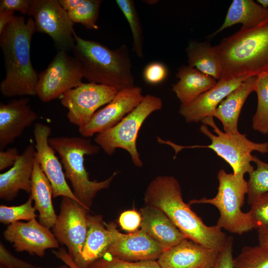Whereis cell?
<instances>
[{"label": "cell", "mask_w": 268, "mask_h": 268, "mask_svg": "<svg viewBox=\"0 0 268 268\" xmlns=\"http://www.w3.org/2000/svg\"><path fill=\"white\" fill-rule=\"evenodd\" d=\"M248 212L254 229L268 227V192L257 199Z\"/></svg>", "instance_id": "35"}, {"label": "cell", "mask_w": 268, "mask_h": 268, "mask_svg": "<svg viewBox=\"0 0 268 268\" xmlns=\"http://www.w3.org/2000/svg\"><path fill=\"white\" fill-rule=\"evenodd\" d=\"M253 162L256 165V168L249 174L247 181V200L250 205L260 196L268 192V163L255 155Z\"/></svg>", "instance_id": "30"}, {"label": "cell", "mask_w": 268, "mask_h": 268, "mask_svg": "<svg viewBox=\"0 0 268 268\" xmlns=\"http://www.w3.org/2000/svg\"><path fill=\"white\" fill-rule=\"evenodd\" d=\"M36 150L28 144L12 167L0 174V198L11 201L20 190L31 193Z\"/></svg>", "instance_id": "20"}, {"label": "cell", "mask_w": 268, "mask_h": 268, "mask_svg": "<svg viewBox=\"0 0 268 268\" xmlns=\"http://www.w3.org/2000/svg\"><path fill=\"white\" fill-rule=\"evenodd\" d=\"M116 2L123 13L130 27L133 37V51L139 58L143 57V37L141 24L132 0H116Z\"/></svg>", "instance_id": "29"}, {"label": "cell", "mask_w": 268, "mask_h": 268, "mask_svg": "<svg viewBox=\"0 0 268 268\" xmlns=\"http://www.w3.org/2000/svg\"><path fill=\"white\" fill-rule=\"evenodd\" d=\"M0 265L4 268H35L36 267L29 263L14 256L0 243Z\"/></svg>", "instance_id": "37"}, {"label": "cell", "mask_w": 268, "mask_h": 268, "mask_svg": "<svg viewBox=\"0 0 268 268\" xmlns=\"http://www.w3.org/2000/svg\"><path fill=\"white\" fill-rule=\"evenodd\" d=\"M143 97L142 89L138 86L118 91L109 103L97 111L86 124L78 128L79 133L82 137L87 138L115 126L133 110Z\"/></svg>", "instance_id": "13"}, {"label": "cell", "mask_w": 268, "mask_h": 268, "mask_svg": "<svg viewBox=\"0 0 268 268\" xmlns=\"http://www.w3.org/2000/svg\"><path fill=\"white\" fill-rule=\"evenodd\" d=\"M36 31L33 18L26 21L23 16H14L0 33L5 76L0 84L5 97L36 95L39 73L33 67L30 56L32 37Z\"/></svg>", "instance_id": "2"}, {"label": "cell", "mask_w": 268, "mask_h": 268, "mask_svg": "<svg viewBox=\"0 0 268 268\" xmlns=\"http://www.w3.org/2000/svg\"><path fill=\"white\" fill-rule=\"evenodd\" d=\"M20 156L18 150L15 147L9 148L5 151L0 150V170L13 166Z\"/></svg>", "instance_id": "41"}, {"label": "cell", "mask_w": 268, "mask_h": 268, "mask_svg": "<svg viewBox=\"0 0 268 268\" xmlns=\"http://www.w3.org/2000/svg\"><path fill=\"white\" fill-rule=\"evenodd\" d=\"M179 81L172 85V91L182 105L188 104L213 87L216 79L189 66H181L177 72Z\"/></svg>", "instance_id": "23"}, {"label": "cell", "mask_w": 268, "mask_h": 268, "mask_svg": "<svg viewBox=\"0 0 268 268\" xmlns=\"http://www.w3.org/2000/svg\"><path fill=\"white\" fill-rule=\"evenodd\" d=\"M268 19V8H264L253 0H233L229 7L222 25L211 35V37L225 29L236 24L241 28L255 27Z\"/></svg>", "instance_id": "26"}, {"label": "cell", "mask_w": 268, "mask_h": 268, "mask_svg": "<svg viewBox=\"0 0 268 268\" xmlns=\"http://www.w3.org/2000/svg\"><path fill=\"white\" fill-rule=\"evenodd\" d=\"M29 195L34 201V208L39 212V222L48 228L53 227L57 218L52 203L53 189L36 159L34 163L31 191Z\"/></svg>", "instance_id": "25"}, {"label": "cell", "mask_w": 268, "mask_h": 268, "mask_svg": "<svg viewBox=\"0 0 268 268\" xmlns=\"http://www.w3.org/2000/svg\"><path fill=\"white\" fill-rule=\"evenodd\" d=\"M88 211L76 201L63 197L60 212L53 227L55 237L67 246L68 254L78 268L87 234Z\"/></svg>", "instance_id": "11"}, {"label": "cell", "mask_w": 268, "mask_h": 268, "mask_svg": "<svg viewBox=\"0 0 268 268\" xmlns=\"http://www.w3.org/2000/svg\"><path fill=\"white\" fill-rule=\"evenodd\" d=\"M218 252L186 238L164 251L157 262L161 268H212Z\"/></svg>", "instance_id": "17"}, {"label": "cell", "mask_w": 268, "mask_h": 268, "mask_svg": "<svg viewBox=\"0 0 268 268\" xmlns=\"http://www.w3.org/2000/svg\"><path fill=\"white\" fill-rule=\"evenodd\" d=\"M249 77L243 76L227 80H218L213 87L191 103L187 105L181 104L179 110L180 114L188 123H198L205 118L213 117L222 101Z\"/></svg>", "instance_id": "19"}, {"label": "cell", "mask_w": 268, "mask_h": 268, "mask_svg": "<svg viewBox=\"0 0 268 268\" xmlns=\"http://www.w3.org/2000/svg\"><path fill=\"white\" fill-rule=\"evenodd\" d=\"M33 200L29 195L28 200L23 204L8 206L4 205L0 206V222L5 225H10L20 220H31L36 218V209L32 206Z\"/></svg>", "instance_id": "33"}, {"label": "cell", "mask_w": 268, "mask_h": 268, "mask_svg": "<svg viewBox=\"0 0 268 268\" xmlns=\"http://www.w3.org/2000/svg\"><path fill=\"white\" fill-rule=\"evenodd\" d=\"M37 118L28 98L14 99L6 104L0 102V150L13 142Z\"/></svg>", "instance_id": "18"}, {"label": "cell", "mask_w": 268, "mask_h": 268, "mask_svg": "<svg viewBox=\"0 0 268 268\" xmlns=\"http://www.w3.org/2000/svg\"><path fill=\"white\" fill-rule=\"evenodd\" d=\"M233 265V268H268V246L244 247Z\"/></svg>", "instance_id": "31"}, {"label": "cell", "mask_w": 268, "mask_h": 268, "mask_svg": "<svg viewBox=\"0 0 268 268\" xmlns=\"http://www.w3.org/2000/svg\"><path fill=\"white\" fill-rule=\"evenodd\" d=\"M144 201L163 211L188 239L219 252L228 236L218 225L207 226L183 200L178 181L170 176H159L148 185Z\"/></svg>", "instance_id": "1"}, {"label": "cell", "mask_w": 268, "mask_h": 268, "mask_svg": "<svg viewBox=\"0 0 268 268\" xmlns=\"http://www.w3.org/2000/svg\"><path fill=\"white\" fill-rule=\"evenodd\" d=\"M14 11L0 12V33L14 17Z\"/></svg>", "instance_id": "43"}, {"label": "cell", "mask_w": 268, "mask_h": 268, "mask_svg": "<svg viewBox=\"0 0 268 268\" xmlns=\"http://www.w3.org/2000/svg\"><path fill=\"white\" fill-rule=\"evenodd\" d=\"M244 177L220 169L217 176L219 184L216 196L194 199L189 204H211L219 212L216 225L221 229L239 235L249 232L254 229L253 226L248 212L241 209L248 193L247 181Z\"/></svg>", "instance_id": "6"}, {"label": "cell", "mask_w": 268, "mask_h": 268, "mask_svg": "<svg viewBox=\"0 0 268 268\" xmlns=\"http://www.w3.org/2000/svg\"><path fill=\"white\" fill-rule=\"evenodd\" d=\"M0 268H3V267H0Z\"/></svg>", "instance_id": "49"}, {"label": "cell", "mask_w": 268, "mask_h": 268, "mask_svg": "<svg viewBox=\"0 0 268 268\" xmlns=\"http://www.w3.org/2000/svg\"><path fill=\"white\" fill-rule=\"evenodd\" d=\"M258 234L259 245L268 246V227L258 229Z\"/></svg>", "instance_id": "45"}, {"label": "cell", "mask_w": 268, "mask_h": 268, "mask_svg": "<svg viewBox=\"0 0 268 268\" xmlns=\"http://www.w3.org/2000/svg\"><path fill=\"white\" fill-rule=\"evenodd\" d=\"M258 76L248 77L239 87L232 91L217 107L213 117L223 125V131L236 134L238 131V120L242 107L249 95L255 91Z\"/></svg>", "instance_id": "22"}, {"label": "cell", "mask_w": 268, "mask_h": 268, "mask_svg": "<svg viewBox=\"0 0 268 268\" xmlns=\"http://www.w3.org/2000/svg\"><path fill=\"white\" fill-rule=\"evenodd\" d=\"M102 0H83L76 8L67 12L71 20L82 24L89 30H97L96 24Z\"/></svg>", "instance_id": "32"}, {"label": "cell", "mask_w": 268, "mask_h": 268, "mask_svg": "<svg viewBox=\"0 0 268 268\" xmlns=\"http://www.w3.org/2000/svg\"><path fill=\"white\" fill-rule=\"evenodd\" d=\"M72 50L89 82L104 85L118 91L134 86L128 48L122 45L112 50L95 41L82 39L74 32Z\"/></svg>", "instance_id": "4"}, {"label": "cell", "mask_w": 268, "mask_h": 268, "mask_svg": "<svg viewBox=\"0 0 268 268\" xmlns=\"http://www.w3.org/2000/svg\"><path fill=\"white\" fill-rule=\"evenodd\" d=\"M163 106L161 99L147 94L140 103L115 126L98 133L94 140L109 155H112L117 148L127 151L133 164L141 167L143 163L136 147L139 131L146 118L153 112L160 110Z\"/></svg>", "instance_id": "8"}, {"label": "cell", "mask_w": 268, "mask_h": 268, "mask_svg": "<svg viewBox=\"0 0 268 268\" xmlns=\"http://www.w3.org/2000/svg\"><path fill=\"white\" fill-rule=\"evenodd\" d=\"M118 91L111 87L95 83H82L66 91L61 104L68 110L69 121L78 128L86 124L100 107L107 104Z\"/></svg>", "instance_id": "12"}, {"label": "cell", "mask_w": 268, "mask_h": 268, "mask_svg": "<svg viewBox=\"0 0 268 268\" xmlns=\"http://www.w3.org/2000/svg\"><path fill=\"white\" fill-rule=\"evenodd\" d=\"M28 15L33 17L36 31L48 35L58 51H72L74 23L58 0H31Z\"/></svg>", "instance_id": "10"}, {"label": "cell", "mask_w": 268, "mask_h": 268, "mask_svg": "<svg viewBox=\"0 0 268 268\" xmlns=\"http://www.w3.org/2000/svg\"><path fill=\"white\" fill-rule=\"evenodd\" d=\"M257 2L264 8H268V0H258Z\"/></svg>", "instance_id": "46"}, {"label": "cell", "mask_w": 268, "mask_h": 268, "mask_svg": "<svg viewBox=\"0 0 268 268\" xmlns=\"http://www.w3.org/2000/svg\"><path fill=\"white\" fill-rule=\"evenodd\" d=\"M213 117L203 119L200 128V132L211 140L207 145L194 146L191 147H206L227 162L232 168L233 173L244 176L250 174L254 168L251 164L254 161L253 151L262 154L268 152V142H256L247 137L246 134L240 132L228 134L221 131L216 126Z\"/></svg>", "instance_id": "7"}, {"label": "cell", "mask_w": 268, "mask_h": 268, "mask_svg": "<svg viewBox=\"0 0 268 268\" xmlns=\"http://www.w3.org/2000/svg\"><path fill=\"white\" fill-rule=\"evenodd\" d=\"M222 72L219 80L268 75V19L241 29L214 46Z\"/></svg>", "instance_id": "3"}, {"label": "cell", "mask_w": 268, "mask_h": 268, "mask_svg": "<svg viewBox=\"0 0 268 268\" xmlns=\"http://www.w3.org/2000/svg\"><path fill=\"white\" fill-rule=\"evenodd\" d=\"M168 74L166 66L160 62H152L144 67L142 76L144 81L150 85H157L162 83Z\"/></svg>", "instance_id": "36"}, {"label": "cell", "mask_w": 268, "mask_h": 268, "mask_svg": "<svg viewBox=\"0 0 268 268\" xmlns=\"http://www.w3.org/2000/svg\"><path fill=\"white\" fill-rule=\"evenodd\" d=\"M146 1H148V2H147L148 3H152V4L154 3V2H154V1H157V0H155V1H154V0H148V1L146 0Z\"/></svg>", "instance_id": "48"}, {"label": "cell", "mask_w": 268, "mask_h": 268, "mask_svg": "<svg viewBox=\"0 0 268 268\" xmlns=\"http://www.w3.org/2000/svg\"><path fill=\"white\" fill-rule=\"evenodd\" d=\"M31 0H0V12L17 11L29 14Z\"/></svg>", "instance_id": "40"}, {"label": "cell", "mask_w": 268, "mask_h": 268, "mask_svg": "<svg viewBox=\"0 0 268 268\" xmlns=\"http://www.w3.org/2000/svg\"><path fill=\"white\" fill-rule=\"evenodd\" d=\"M188 66L215 79L221 78L222 67L214 48L209 42H190L187 48Z\"/></svg>", "instance_id": "27"}, {"label": "cell", "mask_w": 268, "mask_h": 268, "mask_svg": "<svg viewBox=\"0 0 268 268\" xmlns=\"http://www.w3.org/2000/svg\"><path fill=\"white\" fill-rule=\"evenodd\" d=\"M35 268H40L36 267ZM70 268L67 265L65 264V265L61 266V267H58V268Z\"/></svg>", "instance_id": "47"}, {"label": "cell", "mask_w": 268, "mask_h": 268, "mask_svg": "<svg viewBox=\"0 0 268 268\" xmlns=\"http://www.w3.org/2000/svg\"><path fill=\"white\" fill-rule=\"evenodd\" d=\"M111 243L106 254L122 260L135 262L158 259L164 252L161 246L140 229L123 234L114 222L106 224Z\"/></svg>", "instance_id": "14"}, {"label": "cell", "mask_w": 268, "mask_h": 268, "mask_svg": "<svg viewBox=\"0 0 268 268\" xmlns=\"http://www.w3.org/2000/svg\"><path fill=\"white\" fill-rule=\"evenodd\" d=\"M53 253L57 258L63 261L70 268H78L74 263L72 259L64 248H61L58 251H53Z\"/></svg>", "instance_id": "42"}, {"label": "cell", "mask_w": 268, "mask_h": 268, "mask_svg": "<svg viewBox=\"0 0 268 268\" xmlns=\"http://www.w3.org/2000/svg\"><path fill=\"white\" fill-rule=\"evenodd\" d=\"M5 240L12 244L17 252L26 251L42 257L48 249L59 247L54 234L36 218L27 222L20 221L9 225L3 231Z\"/></svg>", "instance_id": "16"}, {"label": "cell", "mask_w": 268, "mask_h": 268, "mask_svg": "<svg viewBox=\"0 0 268 268\" xmlns=\"http://www.w3.org/2000/svg\"><path fill=\"white\" fill-rule=\"evenodd\" d=\"M140 229L157 242L164 251L187 238L161 210L146 205L140 209Z\"/></svg>", "instance_id": "21"}, {"label": "cell", "mask_w": 268, "mask_h": 268, "mask_svg": "<svg viewBox=\"0 0 268 268\" xmlns=\"http://www.w3.org/2000/svg\"><path fill=\"white\" fill-rule=\"evenodd\" d=\"M51 133V129L48 125L39 122L35 124V159L51 183L54 198L67 197L81 204L68 185L61 163L49 144Z\"/></svg>", "instance_id": "15"}, {"label": "cell", "mask_w": 268, "mask_h": 268, "mask_svg": "<svg viewBox=\"0 0 268 268\" xmlns=\"http://www.w3.org/2000/svg\"><path fill=\"white\" fill-rule=\"evenodd\" d=\"M255 91L257 107L252 118V128L259 133L268 134V75L258 76Z\"/></svg>", "instance_id": "28"}, {"label": "cell", "mask_w": 268, "mask_h": 268, "mask_svg": "<svg viewBox=\"0 0 268 268\" xmlns=\"http://www.w3.org/2000/svg\"><path fill=\"white\" fill-rule=\"evenodd\" d=\"M141 220L139 212L134 210H129L121 214L119 223L122 229L134 232L137 231L140 226Z\"/></svg>", "instance_id": "39"}, {"label": "cell", "mask_w": 268, "mask_h": 268, "mask_svg": "<svg viewBox=\"0 0 268 268\" xmlns=\"http://www.w3.org/2000/svg\"><path fill=\"white\" fill-rule=\"evenodd\" d=\"M88 268H161L155 260L130 262L117 259L109 254L96 260Z\"/></svg>", "instance_id": "34"}, {"label": "cell", "mask_w": 268, "mask_h": 268, "mask_svg": "<svg viewBox=\"0 0 268 268\" xmlns=\"http://www.w3.org/2000/svg\"><path fill=\"white\" fill-rule=\"evenodd\" d=\"M233 238L228 236L223 248L218 252L216 262L212 268H233Z\"/></svg>", "instance_id": "38"}, {"label": "cell", "mask_w": 268, "mask_h": 268, "mask_svg": "<svg viewBox=\"0 0 268 268\" xmlns=\"http://www.w3.org/2000/svg\"><path fill=\"white\" fill-rule=\"evenodd\" d=\"M63 8L67 12L76 8L83 0H58Z\"/></svg>", "instance_id": "44"}, {"label": "cell", "mask_w": 268, "mask_h": 268, "mask_svg": "<svg viewBox=\"0 0 268 268\" xmlns=\"http://www.w3.org/2000/svg\"><path fill=\"white\" fill-rule=\"evenodd\" d=\"M83 77L78 61L65 51H58L48 67L39 73L36 95L43 102L51 101L83 83Z\"/></svg>", "instance_id": "9"}, {"label": "cell", "mask_w": 268, "mask_h": 268, "mask_svg": "<svg viewBox=\"0 0 268 268\" xmlns=\"http://www.w3.org/2000/svg\"><path fill=\"white\" fill-rule=\"evenodd\" d=\"M87 231L78 268H88L106 254L111 243L110 233L101 215H87Z\"/></svg>", "instance_id": "24"}, {"label": "cell", "mask_w": 268, "mask_h": 268, "mask_svg": "<svg viewBox=\"0 0 268 268\" xmlns=\"http://www.w3.org/2000/svg\"><path fill=\"white\" fill-rule=\"evenodd\" d=\"M49 142L59 154L65 171V176L70 182L72 192L80 203L88 210L97 193L108 188L117 172L102 181H91L84 165L85 155L97 154L100 147L84 137L58 136L49 138Z\"/></svg>", "instance_id": "5"}]
</instances>
